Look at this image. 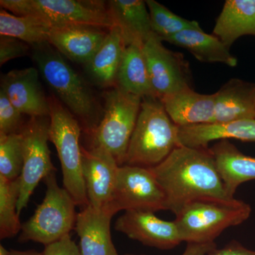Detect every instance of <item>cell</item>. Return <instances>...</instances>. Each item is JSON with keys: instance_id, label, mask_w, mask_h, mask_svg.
Wrapping results in <instances>:
<instances>
[{"instance_id": "6da1fadb", "label": "cell", "mask_w": 255, "mask_h": 255, "mask_svg": "<svg viewBox=\"0 0 255 255\" xmlns=\"http://www.w3.org/2000/svg\"><path fill=\"white\" fill-rule=\"evenodd\" d=\"M163 189L167 209L177 214L192 201L228 198L214 156L208 148L180 145L150 168Z\"/></svg>"}, {"instance_id": "7a4b0ae2", "label": "cell", "mask_w": 255, "mask_h": 255, "mask_svg": "<svg viewBox=\"0 0 255 255\" xmlns=\"http://www.w3.org/2000/svg\"><path fill=\"white\" fill-rule=\"evenodd\" d=\"M33 48L32 57L41 76L56 98L83 122L91 134L102 120L100 107L91 89L49 43Z\"/></svg>"}, {"instance_id": "3957f363", "label": "cell", "mask_w": 255, "mask_h": 255, "mask_svg": "<svg viewBox=\"0 0 255 255\" xmlns=\"http://www.w3.org/2000/svg\"><path fill=\"white\" fill-rule=\"evenodd\" d=\"M179 129L166 112L160 99L142 98L125 164L145 168L158 165L181 145Z\"/></svg>"}, {"instance_id": "277c9868", "label": "cell", "mask_w": 255, "mask_h": 255, "mask_svg": "<svg viewBox=\"0 0 255 255\" xmlns=\"http://www.w3.org/2000/svg\"><path fill=\"white\" fill-rule=\"evenodd\" d=\"M251 206L235 198H204L189 203L174 220L182 242L214 243L228 228L239 226L251 216Z\"/></svg>"}, {"instance_id": "5b68a950", "label": "cell", "mask_w": 255, "mask_h": 255, "mask_svg": "<svg viewBox=\"0 0 255 255\" xmlns=\"http://www.w3.org/2000/svg\"><path fill=\"white\" fill-rule=\"evenodd\" d=\"M0 5L16 16L38 18L51 28L82 26L109 31L114 26L108 3L101 0H1Z\"/></svg>"}, {"instance_id": "8992f818", "label": "cell", "mask_w": 255, "mask_h": 255, "mask_svg": "<svg viewBox=\"0 0 255 255\" xmlns=\"http://www.w3.org/2000/svg\"><path fill=\"white\" fill-rule=\"evenodd\" d=\"M50 104V140L54 144L63 172L64 189L82 208L89 205L82 172L81 127L78 121L56 97Z\"/></svg>"}, {"instance_id": "52a82bcc", "label": "cell", "mask_w": 255, "mask_h": 255, "mask_svg": "<svg viewBox=\"0 0 255 255\" xmlns=\"http://www.w3.org/2000/svg\"><path fill=\"white\" fill-rule=\"evenodd\" d=\"M142 100L141 97L124 91L119 87H113L105 93L102 120L90 134L91 146L108 151L119 166L125 164Z\"/></svg>"}, {"instance_id": "ba28073f", "label": "cell", "mask_w": 255, "mask_h": 255, "mask_svg": "<svg viewBox=\"0 0 255 255\" xmlns=\"http://www.w3.org/2000/svg\"><path fill=\"white\" fill-rule=\"evenodd\" d=\"M46 193L34 214L22 224L20 242L33 241L45 246L70 235L76 222L75 204L68 191L60 187L55 172L44 179Z\"/></svg>"}, {"instance_id": "9c48e42d", "label": "cell", "mask_w": 255, "mask_h": 255, "mask_svg": "<svg viewBox=\"0 0 255 255\" xmlns=\"http://www.w3.org/2000/svg\"><path fill=\"white\" fill-rule=\"evenodd\" d=\"M49 129L50 117H31L20 131L23 139V165L19 177V216L39 182L55 172L48 145Z\"/></svg>"}, {"instance_id": "30bf717a", "label": "cell", "mask_w": 255, "mask_h": 255, "mask_svg": "<svg viewBox=\"0 0 255 255\" xmlns=\"http://www.w3.org/2000/svg\"><path fill=\"white\" fill-rule=\"evenodd\" d=\"M112 204L118 212L167 210L163 189L151 169L127 164L119 167Z\"/></svg>"}, {"instance_id": "8fae6325", "label": "cell", "mask_w": 255, "mask_h": 255, "mask_svg": "<svg viewBox=\"0 0 255 255\" xmlns=\"http://www.w3.org/2000/svg\"><path fill=\"white\" fill-rule=\"evenodd\" d=\"M142 49L156 97L160 99L191 88L190 68L182 53L166 48L154 33L144 43Z\"/></svg>"}, {"instance_id": "7c38bea8", "label": "cell", "mask_w": 255, "mask_h": 255, "mask_svg": "<svg viewBox=\"0 0 255 255\" xmlns=\"http://www.w3.org/2000/svg\"><path fill=\"white\" fill-rule=\"evenodd\" d=\"M114 228L130 239L157 249H173L182 243L174 221H164L148 211H125Z\"/></svg>"}, {"instance_id": "4fadbf2b", "label": "cell", "mask_w": 255, "mask_h": 255, "mask_svg": "<svg viewBox=\"0 0 255 255\" xmlns=\"http://www.w3.org/2000/svg\"><path fill=\"white\" fill-rule=\"evenodd\" d=\"M82 172L89 204L102 209L112 202L119 167L108 151L91 146H82Z\"/></svg>"}, {"instance_id": "5bb4252c", "label": "cell", "mask_w": 255, "mask_h": 255, "mask_svg": "<svg viewBox=\"0 0 255 255\" xmlns=\"http://www.w3.org/2000/svg\"><path fill=\"white\" fill-rule=\"evenodd\" d=\"M117 213L112 203L100 209L90 204L82 208L75 226L80 238V255H119L111 233V222Z\"/></svg>"}, {"instance_id": "9a60e30c", "label": "cell", "mask_w": 255, "mask_h": 255, "mask_svg": "<svg viewBox=\"0 0 255 255\" xmlns=\"http://www.w3.org/2000/svg\"><path fill=\"white\" fill-rule=\"evenodd\" d=\"M39 73L35 68L11 70L1 78V89L21 114L49 117V100L42 89Z\"/></svg>"}, {"instance_id": "2e32d148", "label": "cell", "mask_w": 255, "mask_h": 255, "mask_svg": "<svg viewBox=\"0 0 255 255\" xmlns=\"http://www.w3.org/2000/svg\"><path fill=\"white\" fill-rule=\"evenodd\" d=\"M108 31L82 26L53 28L48 43L68 59L86 65L100 49Z\"/></svg>"}, {"instance_id": "e0dca14e", "label": "cell", "mask_w": 255, "mask_h": 255, "mask_svg": "<svg viewBox=\"0 0 255 255\" xmlns=\"http://www.w3.org/2000/svg\"><path fill=\"white\" fill-rule=\"evenodd\" d=\"M166 112L179 127L212 123L216 95L198 93L192 88L160 98Z\"/></svg>"}, {"instance_id": "ac0fdd59", "label": "cell", "mask_w": 255, "mask_h": 255, "mask_svg": "<svg viewBox=\"0 0 255 255\" xmlns=\"http://www.w3.org/2000/svg\"><path fill=\"white\" fill-rule=\"evenodd\" d=\"M179 137L181 145L195 148H208L215 140L255 142V119L179 127Z\"/></svg>"}, {"instance_id": "d6986e66", "label": "cell", "mask_w": 255, "mask_h": 255, "mask_svg": "<svg viewBox=\"0 0 255 255\" xmlns=\"http://www.w3.org/2000/svg\"><path fill=\"white\" fill-rule=\"evenodd\" d=\"M109 9L114 26L120 30L126 46H143L153 33L150 13L145 1L112 0Z\"/></svg>"}, {"instance_id": "ffe728a7", "label": "cell", "mask_w": 255, "mask_h": 255, "mask_svg": "<svg viewBox=\"0 0 255 255\" xmlns=\"http://www.w3.org/2000/svg\"><path fill=\"white\" fill-rule=\"evenodd\" d=\"M212 123L255 119V84L233 78L215 93Z\"/></svg>"}, {"instance_id": "44dd1931", "label": "cell", "mask_w": 255, "mask_h": 255, "mask_svg": "<svg viewBox=\"0 0 255 255\" xmlns=\"http://www.w3.org/2000/svg\"><path fill=\"white\" fill-rule=\"evenodd\" d=\"M209 150L228 198H234L238 188L243 183L255 180V157L245 155L229 140H220Z\"/></svg>"}, {"instance_id": "7402d4cb", "label": "cell", "mask_w": 255, "mask_h": 255, "mask_svg": "<svg viewBox=\"0 0 255 255\" xmlns=\"http://www.w3.org/2000/svg\"><path fill=\"white\" fill-rule=\"evenodd\" d=\"M213 35L229 48L242 36H255V0H226Z\"/></svg>"}, {"instance_id": "603a6c76", "label": "cell", "mask_w": 255, "mask_h": 255, "mask_svg": "<svg viewBox=\"0 0 255 255\" xmlns=\"http://www.w3.org/2000/svg\"><path fill=\"white\" fill-rule=\"evenodd\" d=\"M164 41L188 50L203 63H220L229 67L237 66L238 60L221 40L208 34L201 28L188 29L169 37Z\"/></svg>"}, {"instance_id": "cb8c5ba5", "label": "cell", "mask_w": 255, "mask_h": 255, "mask_svg": "<svg viewBox=\"0 0 255 255\" xmlns=\"http://www.w3.org/2000/svg\"><path fill=\"white\" fill-rule=\"evenodd\" d=\"M127 46L120 30L114 26L107 33L100 49L86 64L87 71L97 85L117 86V75Z\"/></svg>"}, {"instance_id": "d4e9b609", "label": "cell", "mask_w": 255, "mask_h": 255, "mask_svg": "<svg viewBox=\"0 0 255 255\" xmlns=\"http://www.w3.org/2000/svg\"><path fill=\"white\" fill-rule=\"evenodd\" d=\"M117 86L141 98L156 97L141 47H126L117 75Z\"/></svg>"}, {"instance_id": "484cf974", "label": "cell", "mask_w": 255, "mask_h": 255, "mask_svg": "<svg viewBox=\"0 0 255 255\" xmlns=\"http://www.w3.org/2000/svg\"><path fill=\"white\" fill-rule=\"evenodd\" d=\"M51 28L47 23L30 16H16L0 9V34L18 38L30 46L48 43Z\"/></svg>"}, {"instance_id": "4316f807", "label": "cell", "mask_w": 255, "mask_h": 255, "mask_svg": "<svg viewBox=\"0 0 255 255\" xmlns=\"http://www.w3.org/2000/svg\"><path fill=\"white\" fill-rule=\"evenodd\" d=\"M20 179L9 180L0 176V238H9L21 231L17 213Z\"/></svg>"}, {"instance_id": "83f0119b", "label": "cell", "mask_w": 255, "mask_h": 255, "mask_svg": "<svg viewBox=\"0 0 255 255\" xmlns=\"http://www.w3.org/2000/svg\"><path fill=\"white\" fill-rule=\"evenodd\" d=\"M150 13L152 31L164 41L183 31L201 28L198 21L181 17L155 0H146Z\"/></svg>"}, {"instance_id": "f1b7e54d", "label": "cell", "mask_w": 255, "mask_h": 255, "mask_svg": "<svg viewBox=\"0 0 255 255\" xmlns=\"http://www.w3.org/2000/svg\"><path fill=\"white\" fill-rule=\"evenodd\" d=\"M23 165V139L21 132L0 133V176L16 180Z\"/></svg>"}, {"instance_id": "f546056e", "label": "cell", "mask_w": 255, "mask_h": 255, "mask_svg": "<svg viewBox=\"0 0 255 255\" xmlns=\"http://www.w3.org/2000/svg\"><path fill=\"white\" fill-rule=\"evenodd\" d=\"M22 115L11 103L4 90L0 89V133L19 132L22 128Z\"/></svg>"}, {"instance_id": "4dcf8cb0", "label": "cell", "mask_w": 255, "mask_h": 255, "mask_svg": "<svg viewBox=\"0 0 255 255\" xmlns=\"http://www.w3.org/2000/svg\"><path fill=\"white\" fill-rule=\"evenodd\" d=\"M30 45L18 38L1 36L0 37V65L6 62L28 55Z\"/></svg>"}, {"instance_id": "1f68e13d", "label": "cell", "mask_w": 255, "mask_h": 255, "mask_svg": "<svg viewBox=\"0 0 255 255\" xmlns=\"http://www.w3.org/2000/svg\"><path fill=\"white\" fill-rule=\"evenodd\" d=\"M43 255H80V248L70 235H68L60 241L46 246Z\"/></svg>"}, {"instance_id": "d6a6232c", "label": "cell", "mask_w": 255, "mask_h": 255, "mask_svg": "<svg viewBox=\"0 0 255 255\" xmlns=\"http://www.w3.org/2000/svg\"><path fill=\"white\" fill-rule=\"evenodd\" d=\"M207 255H255V251L248 249L237 241H233L220 249L216 248Z\"/></svg>"}, {"instance_id": "836d02e7", "label": "cell", "mask_w": 255, "mask_h": 255, "mask_svg": "<svg viewBox=\"0 0 255 255\" xmlns=\"http://www.w3.org/2000/svg\"><path fill=\"white\" fill-rule=\"evenodd\" d=\"M216 243L206 244H187V248L182 255H207L210 252L216 249Z\"/></svg>"}, {"instance_id": "e575fe53", "label": "cell", "mask_w": 255, "mask_h": 255, "mask_svg": "<svg viewBox=\"0 0 255 255\" xmlns=\"http://www.w3.org/2000/svg\"><path fill=\"white\" fill-rule=\"evenodd\" d=\"M9 255H43V253H38L36 251H10Z\"/></svg>"}, {"instance_id": "d590c367", "label": "cell", "mask_w": 255, "mask_h": 255, "mask_svg": "<svg viewBox=\"0 0 255 255\" xmlns=\"http://www.w3.org/2000/svg\"><path fill=\"white\" fill-rule=\"evenodd\" d=\"M10 251H8L4 246H0V255H9Z\"/></svg>"}, {"instance_id": "8d00e7d4", "label": "cell", "mask_w": 255, "mask_h": 255, "mask_svg": "<svg viewBox=\"0 0 255 255\" xmlns=\"http://www.w3.org/2000/svg\"><path fill=\"white\" fill-rule=\"evenodd\" d=\"M144 255V254H140V255H136V254H127V255Z\"/></svg>"}]
</instances>
